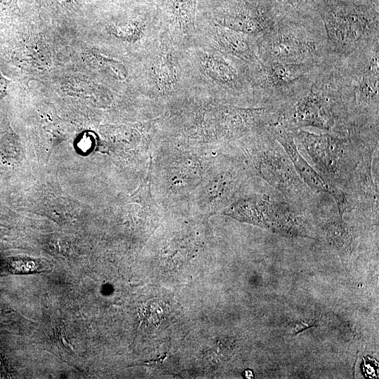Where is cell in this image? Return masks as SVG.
<instances>
[{
	"label": "cell",
	"instance_id": "6da1fadb",
	"mask_svg": "<svg viewBox=\"0 0 379 379\" xmlns=\"http://www.w3.org/2000/svg\"><path fill=\"white\" fill-rule=\"evenodd\" d=\"M264 63H322L328 60L325 29L319 16L292 11L257 40Z\"/></svg>",
	"mask_w": 379,
	"mask_h": 379
},
{
	"label": "cell",
	"instance_id": "7a4b0ae2",
	"mask_svg": "<svg viewBox=\"0 0 379 379\" xmlns=\"http://www.w3.org/2000/svg\"><path fill=\"white\" fill-rule=\"evenodd\" d=\"M351 126L377 128L379 104V40L346 58L333 61Z\"/></svg>",
	"mask_w": 379,
	"mask_h": 379
},
{
	"label": "cell",
	"instance_id": "3957f363",
	"mask_svg": "<svg viewBox=\"0 0 379 379\" xmlns=\"http://www.w3.org/2000/svg\"><path fill=\"white\" fill-rule=\"evenodd\" d=\"M319 16L330 60H343L379 40L378 12L372 0H324Z\"/></svg>",
	"mask_w": 379,
	"mask_h": 379
},
{
	"label": "cell",
	"instance_id": "277c9868",
	"mask_svg": "<svg viewBox=\"0 0 379 379\" xmlns=\"http://www.w3.org/2000/svg\"><path fill=\"white\" fill-rule=\"evenodd\" d=\"M290 130L317 128L338 134L350 127L334 62H325L308 93L285 109L277 122Z\"/></svg>",
	"mask_w": 379,
	"mask_h": 379
},
{
	"label": "cell",
	"instance_id": "5b68a950",
	"mask_svg": "<svg viewBox=\"0 0 379 379\" xmlns=\"http://www.w3.org/2000/svg\"><path fill=\"white\" fill-rule=\"evenodd\" d=\"M326 61L298 64L260 62L252 69L251 88L255 104L288 109L308 93Z\"/></svg>",
	"mask_w": 379,
	"mask_h": 379
},
{
	"label": "cell",
	"instance_id": "8992f818",
	"mask_svg": "<svg viewBox=\"0 0 379 379\" xmlns=\"http://www.w3.org/2000/svg\"><path fill=\"white\" fill-rule=\"evenodd\" d=\"M270 126L256 133L245 152L248 168L293 203H303L308 187L300 179L291 160L274 137Z\"/></svg>",
	"mask_w": 379,
	"mask_h": 379
},
{
	"label": "cell",
	"instance_id": "52a82bcc",
	"mask_svg": "<svg viewBox=\"0 0 379 379\" xmlns=\"http://www.w3.org/2000/svg\"><path fill=\"white\" fill-rule=\"evenodd\" d=\"M291 132L295 141L309 155L322 178L335 188L347 181L350 173L357 166L350 153L353 143L367 133L359 131L348 134L329 132L317 134L303 129Z\"/></svg>",
	"mask_w": 379,
	"mask_h": 379
},
{
	"label": "cell",
	"instance_id": "ba28073f",
	"mask_svg": "<svg viewBox=\"0 0 379 379\" xmlns=\"http://www.w3.org/2000/svg\"><path fill=\"white\" fill-rule=\"evenodd\" d=\"M222 213L241 222L255 225L276 233L307 236L302 215L291 204L265 194L239 197Z\"/></svg>",
	"mask_w": 379,
	"mask_h": 379
},
{
	"label": "cell",
	"instance_id": "9c48e42d",
	"mask_svg": "<svg viewBox=\"0 0 379 379\" xmlns=\"http://www.w3.org/2000/svg\"><path fill=\"white\" fill-rule=\"evenodd\" d=\"M242 175L234 167L223 166L210 169L199 185L195 196L197 208L209 213L222 212L239 197Z\"/></svg>",
	"mask_w": 379,
	"mask_h": 379
},
{
	"label": "cell",
	"instance_id": "30bf717a",
	"mask_svg": "<svg viewBox=\"0 0 379 379\" xmlns=\"http://www.w3.org/2000/svg\"><path fill=\"white\" fill-rule=\"evenodd\" d=\"M271 130L274 137L284 149L303 182L312 190L326 192L332 196L336 202L340 215L343 216L347 208V199L344 192L327 183L302 157L298 149L291 131L277 123L272 126Z\"/></svg>",
	"mask_w": 379,
	"mask_h": 379
},
{
	"label": "cell",
	"instance_id": "8fae6325",
	"mask_svg": "<svg viewBox=\"0 0 379 379\" xmlns=\"http://www.w3.org/2000/svg\"><path fill=\"white\" fill-rule=\"evenodd\" d=\"M164 169L166 188L171 193H182L197 188L211 169L201 158L190 153L177 155Z\"/></svg>",
	"mask_w": 379,
	"mask_h": 379
},
{
	"label": "cell",
	"instance_id": "7c38bea8",
	"mask_svg": "<svg viewBox=\"0 0 379 379\" xmlns=\"http://www.w3.org/2000/svg\"><path fill=\"white\" fill-rule=\"evenodd\" d=\"M213 37L225 53L251 66L260 62L257 39L221 26L215 29Z\"/></svg>",
	"mask_w": 379,
	"mask_h": 379
},
{
	"label": "cell",
	"instance_id": "4fadbf2b",
	"mask_svg": "<svg viewBox=\"0 0 379 379\" xmlns=\"http://www.w3.org/2000/svg\"><path fill=\"white\" fill-rule=\"evenodd\" d=\"M153 73L156 86L161 92L170 93L175 89L177 84V72L167 54L162 55L157 59Z\"/></svg>",
	"mask_w": 379,
	"mask_h": 379
},
{
	"label": "cell",
	"instance_id": "5bb4252c",
	"mask_svg": "<svg viewBox=\"0 0 379 379\" xmlns=\"http://www.w3.org/2000/svg\"><path fill=\"white\" fill-rule=\"evenodd\" d=\"M325 234L331 244L339 248H348L351 238L345 224L341 219L330 220L324 227Z\"/></svg>",
	"mask_w": 379,
	"mask_h": 379
},
{
	"label": "cell",
	"instance_id": "9a60e30c",
	"mask_svg": "<svg viewBox=\"0 0 379 379\" xmlns=\"http://www.w3.org/2000/svg\"><path fill=\"white\" fill-rule=\"evenodd\" d=\"M60 339H61V342L62 343V344L64 345H65L67 347L71 349V350H73V346L68 342V340L66 339V335H65V333H64L63 331H61V333H60Z\"/></svg>",
	"mask_w": 379,
	"mask_h": 379
},
{
	"label": "cell",
	"instance_id": "2e32d148",
	"mask_svg": "<svg viewBox=\"0 0 379 379\" xmlns=\"http://www.w3.org/2000/svg\"><path fill=\"white\" fill-rule=\"evenodd\" d=\"M58 1H65V0H58Z\"/></svg>",
	"mask_w": 379,
	"mask_h": 379
}]
</instances>
